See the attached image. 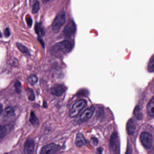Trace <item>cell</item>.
I'll list each match as a JSON object with an SVG mask.
<instances>
[{
    "mask_svg": "<svg viewBox=\"0 0 154 154\" xmlns=\"http://www.w3.org/2000/svg\"><path fill=\"white\" fill-rule=\"evenodd\" d=\"M29 121L33 126L38 125L39 120L34 112L32 111L29 117Z\"/></svg>",
    "mask_w": 154,
    "mask_h": 154,
    "instance_id": "2e32d148",
    "label": "cell"
},
{
    "mask_svg": "<svg viewBox=\"0 0 154 154\" xmlns=\"http://www.w3.org/2000/svg\"><path fill=\"white\" fill-rule=\"evenodd\" d=\"M66 89V87L64 85L57 84L52 87L51 90V93L54 96L60 97L64 94Z\"/></svg>",
    "mask_w": 154,
    "mask_h": 154,
    "instance_id": "ba28073f",
    "label": "cell"
},
{
    "mask_svg": "<svg viewBox=\"0 0 154 154\" xmlns=\"http://www.w3.org/2000/svg\"><path fill=\"white\" fill-rule=\"evenodd\" d=\"M38 81V79L36 75H32L28 77V82L30 85H34L37 83Z\"/></svg>",
    "mask_w": 154,
    "mask_h": 154,
    "instance_id": "d6986e66",
    "label": "cell"
},
{
    "mask_svg": "<svg viewBox=\"0 0 154 154\" xmlns=\"http://www.w3.org/2000/svg\"><path fill=\"white\" fill-rule=\"evenodd\" d=\"M14 112L12 108L8 107L5 109L4 111V116L5 118L13 117L14 116Z\"/></svg>",
    "mask_w": 154,
    "mask_h": 154,
    "instance_id": "9a60e30c",
    "label": "cell"
},
{
    "mask_svg": "<svg viewBox=\"0 0 154 154\" xmlns=\"http://www.w3.org/2000/svg\"><path fill=\"white\" fill-rule=\"evenodd\" d=\"M95 110L94 106L91 107L86 109L82 114L80 116V120L82 122H86L89 119L93 116Z\"/></svg>",
    "mask_w": 154,
    "mask_h": 154,
    "instance_id": "9c48e42d",
    "label": "cell"
},
{
    "mask_svg": "<svg viewBox=\"0 0 154 154\" xmlns=\"http://www.w3.org/2000/svg\"><path fill=\"white\" fill-rule=\"evenodd\" d=\"M132 152H133V149H132V146L130 143H128L127 147L126 152L125 154H132Z\"/></svg>",
    "mask_w": 154,
    "mask_h": 154,
    "instance_id": "484cf974",
    "label": "cell"
},
{
    "mask_svg": "<svg viewBox=\"0 0 154 154\" xmlns=\"http://www.w3.org/2000/svg\"><path fill=\"white\" fill-rule=\"evenodd\" d=\"M10 34L11 33H10V30L8 28H6L4 30L5 36L6 38H8L10 37Z\"/></svg>",
    "mask_w": 154,
    "mask_h": 154,
    "instance_id": "4316f807",
    "label": "cell"
},
{
    "mask_svg": "<svg viewBox=\"0 0 154 154\" xmlns=\"http://www.w3.org/2000/svg\"><path fill=\"white\" fill-rule=\"evenodd\" d=\"M87 143V141L82 133L77 134L75 139V144L78 147H81L85 145Z\"/></svg>",
    "mask_w": 154,
    "mask_h": 154,
    "instance_id": "7c38bea8",
    "label": "cell"
},
{
    "mask_svg": "<svg viewBox=\"0 0 154 154\" xmlns=\"http://www.w3.org/2000/svg\"><path fill=\"white\" fill-rule=\"evenodd\" d=\"M38 39L39 41L40 42H41V43L42 45L43 46V47H44V43H43V41H42V40L40 38V37H39L38 38Z\"/></svg>",
    "mask_w": 154,
    "mask_h": 154,
    "instance_id": "83f0119b",
    "label": "cell"
},
{
    "mask_svg": "<svg viewBox=\"0 0 154 154\" xmlns=\"http://www.w3.org/2000/svg\"><path fill=\"white\" fill-rule=\"evenodd\" d=\"M109 148L113 154H119V141L116 133H114L110 137Z\"/></svg>",
    "mask_w": 154,
    "mask_h": 154,
    "instance_id": "277c9868",
    "label": "cell"
},
{
    "mask_svg": "<svg viewBox=\"0 0 154 154\" xmlns=\"http://www.w3.org/2000/svg\"><path fill=\"white\" fill-rule=\"evenodd\" d=\"M136 128L135 123L133 119H129L127 123L126 129L128 134L130 135L134 134Z\"/></svg>",
    "mask_w": 154,
    "mask_h": 154,
    "instance_id": "8fae6325",
    "label": "cell"
},
{
    "mask_svg": "<svg viewBox=\"0 0 154 154\" xmlns=\"http://www.w3.org/2000/svg\"><path fill=\"white\" fill-rule=\"evenodd\" d=\"M2 32H1V31H0V38H2Z\"/></svg>",
    "mask_w": 154,
    "mask_h": 154,
    "instance_id": "f546056e",
    "label": "cell"
},
{
    "mask_svg": "<svg viewBox=\"0 0 154 154\" xmlns=\"http://www.w3.org/2000/svg\"><path fill=\"white\" fill-rule=\"evenodd\" d=\"M26 91L29 99L31 101L34 100H35V95L33 91L30 88L26 89Z\"/></svg>",
    "mask_w": 154,
    "mask_h": 154,
    "instance_id": "44dd1931",
    "label": "cell"
},
{
    "mask_svg": "<svg viewBox=\"0 0 154 154\" xmlns=\"http://www.w3.org/2000/svg\"><path fill=\"white\" fill-rule=\"evenodd\" d=\"M3 111V107L2 105V104H0V115L2 114V112Z\"/></svg>",
    "mask_w": 154,
    "mask_h": 154,
    "instance_id": "f1b7e54d",
    "label": "cell"
},
{
    "mask_svg": "<svg viewBox=\"0 0 154 154\" xmlns=\"http://www.w3.org/2000/svg\"><path fill=\"white\" fill-rule=\"evenodd\" d=\"M140 141L146 149H149L152 144V137L147 132H143L140 135Z\"/></svg>",
    "mask_w": 154,
    "mask_h": 154,
    "instance_id": "5b68a950",
    "label": "cell"
},
{
    "mask_svg": "<svg viewBox=\"0 0 154 154\" xmlns=\"http://www.w3.org/2000/svg\"><path fill=\"white\" fill-rule=\"evenodd\" d=\"M14 88L16 92L18 93H20L21 92V84L20 82L19 81H17L14 84Z\"/></svg>",
    "mask_w": 154,
    "mask_h": 154,
    "instance_id": "cb8c5ba5",
    "label": "cell"
},
{
    "mask_svg": "<svg viewBox=\"0 0 154 154\" xmlns=\"http://www.w3.org/2000/svg\"><path fill=\"white\" fill-rule=\"evenodd\" d=\"M16 46L17 48L19 49V50L23 54H26V55H29V50L26 48L25 46L21 43L17 42L16 43Z\"/></svg>",
    "mask_w": 154,
    "mask_h": 154,
    "instance_id": "ac0fdd59",
    "label": "cell"
},
{
    "mask_svg": "<svg viewBox=\"0 0 154 154\" xmlns=\"http://www.w3.org/2000/svg\"><path fill=\"white\" fill-rule=\"evenodd\" d=\"M73 48L72 43L69 41L64 40L53 45L51 52L56 57H61L71 51Z\"/></svg>",
    "mask_w": 154,
    "mask_h": 154,
    "instance_id": "6da1fadb",
    "label": "cell"
},
{
    "mask_svg": "<svg viewBox=\"0 0 154 154\" xmlns=\"http://www.w3.org/2000/svg\"><path fill=\"white\" fill-rule=\"evenodd\" d=\"M5 154H7V153H5Z\"/></svg>",
    "mask_w": 154,
    "mask_h": 154,
    "instance_id": "1f68e13d",
    "label": "cell"
},
{
    "mask_svg": "<svg viewBox=\"0 0 154 154\" xmlns=\"http://www.w3.org/2000/svg\"><path fill=\"white\" fill-rule=\"evenodd\" d=\"M66 16L64 11H61L56 16L52 24V29L55 33H57L60 30L64 23L66 22Z\"/></svg>",
    "mask_w": 154,
    "mask_h": 154,
    "instance_id": "7a4b0ae2",
    "label": "cell"
},
{
    "mask_svg": "<svg viewBox=\"0 0 154 154\" xmlns=\"http://www.w3.org/2000/svg\"><path fill=\"white\" fill-rule=\"evenodd\" d=\"M34 147H35V143L33 140H27L24 144V154H34Z\"/></svg>",
    "mask_w": 154,
    "mask_h": 154,
    "instance_id": "30bf717a",
    "label": "cell"
},
{
    "mask_svg": "<svg viewBox=\"0 0 154 154\" xmlns=\"http://www.w3.org/2000/svg\"><path fill=\"white\" fill-rule=\"evenodd\" d=\"M26 23H27V24H28V26H29V28H31V26H32V20L30 16H27L26 18Z\"/></svg>",
    "mask_w": 154,
    "mask_h": 154,
    "instance_id": "d4e9b609",
    "label": "cell"
},
{
    "mask_svg": "<svg viewBox=\"0 0 154 154\" xmlns=\"http://www.w3.org/2000/svg\"><path fill=\"white\" fill-rule=\"evenodd\" d=\"M134 114L135 116L138 120H142L143 119V114L141 111L140 108L139 106H137L134 109Z\"/></svg>",
    "mask_w": 154,
    "mask_h": 154,
    "instance_id": "e0dca14e",
    "label": "cell"
},
{
    "mask_svg": "<svg viewBox=\"0 0 154 154\" xmlns=\"http://www.w3.org/2000/svg\"><path fill=\"white\" fill-rule=\"evenodd\" d=\"M87 106V101L85 100H79L76 101L74 104L69 111V116L70 117L74 118L77 116Z\"/></svg>",
    "mask_w": 154,
    "mask_h": 154,
    "instance_id": "3957f363",
    "label": "cell"
},
{
    "mask_svg": "<svg viewBox=\"0 0 154 154\" xmlns=\"http://www.w3.org/2000/svg\"><path fill=\"white\" fill-rule=\"evenodd\" d=\"M60 146L56 144L51 143L45 146L41 149L40 154H53L60 150Z\"/></svg>",
    "mask_w": 154,
    "mask_h": 154,
    "instance_id": "8992f818",
    "label": "cell"
},
{
    "mask_svg": "<svg viewBox=\"0 0 154 154\" xmlns=\"http://www.w3.org/2000/svg\"><path fill=\"white\" fill-rule=\"evenodd\" d=\"M76 30V27L75 23L73 20L70 21L64 29V34L66 37H71L75 34Z\"/></svg>",
    "mask_w": 154,
    "mask_h": 154,
    "instance_id": "52a82bcc",
    "label": "cell"
},
{
    "mask_svg": "<svg viewBox=\"0 0 154 154\" xmlns=\"http://www.w3.org/2000/svg\"><path fill=\"white\" fill-rule=\"evenodd\" d=\"M35 31L39 37H42L45 35V29L40 23H37L35 26Z\"/></svg>",
    "mask_w": 154,
    "mask_h": 154,
    "instance_id": "4fadbf2b",
    "label": "cell"
},
{
    "mask_svg": "<svg viewBox=\"0 0 154 154\" xmlns=\"http://www.w3.org/2000/svg\"><path fill=\"white\" fill-rule=\"evenodd\" d=\"M40 9L39 2L38 1H35L32 5V12L33 14H36L38 12Z\"/></svg>",
    "mask_w": 154,
    "mask_h": 154,
    "instance_id": "7402d4cb",
    "label": "cell"
},
{
    "mask_svg": "<svg viewBox=\"0 0 154 154\" xmlns=\"http://www.w3.org/2000/svg\"><path fill=\"white\" fill-rule=\"evenodd\" d=\"M147 112L150 116L154 117V96L147 105Z\"/></svg>",
    "mask_w": 154,
    "mask_h": 154,
    "instance_id": "5bb4252c",
    "label": "cell"
},
{
    "mask_svg": "<svg viewBox=\"0 0 154 154\" xmlns=\"http://www.w3.org/2000/svg\"><path fill=\"white\" fill-rule=\"evenodd\" d=\"M6 134V128L3 126H0V140L4 138Z\"/></svg>",
    "mask_w": 154,
    "mask_h": 154,
    "instance_id": "603a6c76",
    "label": "cell"
},
{
    "mask_svg": "<svg viewBox=\"0 0 154 154\" xmlns=\"http://www.w3.org/2000/svg\"><path fill=\"white\" fill-rule=\"evenodd\" d=\"M50 1V0H43V2H47L48 1Z\"/></svg>",
    "mask_w": 154,
    "mask_h": 154,
    "instance_id": "4dcf8cb0",
    "label": "cell"
},
{
    "mask_svg": "<svg viewBox=\"0 0 154 154\" xmlns=\"http://www.w3.org/2000/svg\"><path fill=\"white\" fill-rule=\"evenodd\" d=\"M147 69L150 72L154 71V54L150 59L147 66Z\"/></svg>",
    "mask_w": 154,
    "mask_h": 154,
    "instance_id": "ffe728a7",
    "label": "cell"
}]
</instances>
